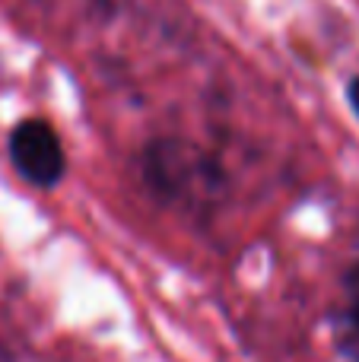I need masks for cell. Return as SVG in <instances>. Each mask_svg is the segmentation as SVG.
Here are the masks:
<instances>
[{"instance_id":"277c9868","label":"cell","mask_w":359,"mask_h":362,"mask_svg":"<svg viewBox=\"0 0 359 362\" xmlns=\"http://www.w3.org/2000/svg\"><path fill=\"white\" fill-rule=\"evenodd\" d=\"M347 102H350V108H353V115L359 118V76H353V80L347 83Z\"/></svg>"},{"instance_id":"6da1fadb","label":"cell","mask_w":359,"mask_h":362,"mask_svg":"<svg viewBox=\"0 0 359 362\" xmlns=\"http://www.w3.org/2000/svg\"><path fill=\"white\" fill-rule=\"evenodd\" d=\"M143 178L159 200L204 216L226 197V169L184 137H159L143 150Z\"/></svg>"},{"instance_id":"3957f363","label":"cell","mask_w":359,"mask_h":362,"mask_svg":"<svg viewBox=\"0 0 359 362\" xmlns=\"http://www.w3.org/2000/svg\"><path fill=\"white\" fill-rule=\"evenodd\" d=\"M331 340L347 362H359V261L343 276V305L331 315Z\"/></svg>"},{"instance_id":"7a4b0ae2","label":"cell","mask_w":359,"mask_h":362,"mask_svg":"<svg viewBox=\"0 0 359 362\" xmlns=\"http://www.w3.org/2000/svg\"><path fill=\"white\" fill-rule=\"evenodd\" d=\"M10 163L29 185L54 187L67 172V156L57 131L42 118H25L10 131L6 140Z\"/></svg>"}]
</instances>
